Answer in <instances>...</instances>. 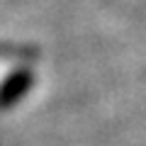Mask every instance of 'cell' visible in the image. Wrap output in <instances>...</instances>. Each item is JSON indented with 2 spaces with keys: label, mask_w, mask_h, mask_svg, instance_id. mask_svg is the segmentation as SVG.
Masks as SVG:
<instances>
[{
  "label": "cell",
  "mask_w": 146,
  "mask_h": 146,
  "mask_svg": "<svg viewBox=\"0 0 146 146\" xmlns=\"http://www.w3.org/2000/svg\"><path fill=\"white\" fill-rule=\"evenodd\" d=\"M34 85V73L29 68L20 66L15 71H10L5 78L0 80V110H10L15 105H20L25 100V95Z\"/></svg>",
  "instance_id": "6da1fadb"
}]
</instances>
